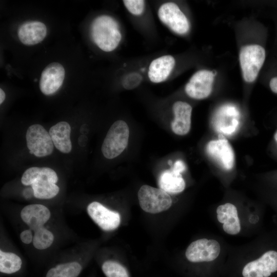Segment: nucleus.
Masks as SVG:
<instances>
[{
  "label": "nucleus",
  "instance_id": "nucleus-32",
  "mask_svg": "<svg viewBox=\"0 0 277 277\" xmlns=\"http://www.w3.org/2000/svg\"><path fill=\"white\" fill-rule=\"evenodd\" d=\"M274 137L275 140L277 142V131L275 132L274 134Z\"/></svg>",
  "mask_w": 277,
  "mask_h": 277
},
{
  "label": "nucleus",
  "instance_id": "nucleus-19",
  "mask_svg": "<svg viewBox=\"0 0 277 277\" xmlns=\"http://www.w3.org/2000/svg\"><path fill=\"white\" fill-rule=\"evenodd\" d=\"M175 63V59L170 55L154 59L149 67L148 74L149 80L155 83L165 81L171 73Z\"/></svg>",
  "mask_w": 277,
  "mask_h": 277
},
{
  "label": "nucleus",
  "instance_id": "nucleus-28",
  "mask_svg": "<svg viewBox=\"0 0 277 277\" xmlns=\"http://www.w3.org/2000/svg\"><path fill=\"white\" fill-rule=\"evenodd\" d=\"M20 239L23 243L29 244L33 242V235L31 229H26L20 234Z\"/></svg>",
  "mask_w": 277,
  "mask_h": 277
},
{
  "label": "nucleus",
  "instance_id": "nucleus-33",
  "mask_svg": "<svg viewBox=\"0 0 277 277\" xmlns=\"http://www.w3.org/2000/svg\"><path fill=\"white\" fill-rule=\"evenodd\" d=\"M171 163H172V161H171L170 160V161H168V164H169L170 165V164H171Z\"/></svg>",
  "mask_w": 277,
  "mask_h": 277
},
{
  "label": "nucleus",
  "instance_id": "nucleus-8",
  "mask_svg": "<svg viewBox=\"0 0 277 277\" xmlns=\"http://www.w3.org/2000/svg\"><path fill=\"white\" fill-rule=\"evenodd\" d=\"M221 246L215 240L201 239L192 242L187 247L185 255L193 263L210 262L220 254Z\"/></svg>",
  "mask_w": 277,
  "mask_h": 277
},
{
  "label": "nucleus",
  "instance_id": "nucleus-23",
  "mask_svg": "<svg viewBox=\"0 0 277 277\" xmlns=\"http://www.w3.org/2000/svg\"><path fill=\"white\" fill-rule=\"evenodd\" d=\"M22 264L19 256L16 254L0 250V271L11 274L18 271Z\"/></svg>",
  "mask_w": 277,
  "mask_h": 277
},
{
  "label": "nucleus",
  "instance_id": "nucleus-2",
  "mask_svg": "<svg viewBox=\"0 0 277 277\" xmlns=\"http://www.w3.org/2000/svg\"><path fill=\"white\" fill-rule=\"evenodd\" d=\"M90 31L93 42L106 52L114 50L122 38L117 22L107 15L95 18L91 24Z\"/></svg>",
  "mask_w": 277,
  "mask_h": 277
},
{
  "label": "nucleus",
  "instance_id": "nucleus-4",
  "mask_svg": "<svg viewBox=\"0 0 277 277\" xmlns=\"http://www.w3.org/2000/svg\"><path fill=\"white\" fill-rule=\"evenodd\" d=\"M129 129L122 120L115 122L109 129L102 146V152L108 159H112L121 154L128 143Z\"/></svg>",
  "mask_w": 277,
  "mask_h": 277
},
{
  "label": "nucleus",
  "instance_id": "nucleus-13",
  "mask_svg": "<svg viewBox=\"0 0 277 277\" xmlns=\"http://www.w3.org/2000/svg\"><path fill=\"white\" fill-rule=\"evenodd\" d=\"M64 67L57 62L51 63L43 70L39 80V88L45 95L55 93L61 87L65 78Z\"/></svg>",
  "mask_w": 277,
  "mask_h": 277
},
{
  "label": "nucleus",
  "instance_id": "nucleus-11",
  "mask_svg": "<svg viewBox=\"0 0 277 277\" xmlns=\"http://www.w3.org/2000/svg\"><path fill=\"white\" fill-rule=\"evenodd\" d=\"M214 76V72L210 70H201L197 71L185 86L186 94L194 99L207 98L212 91Z\"/></svg>",
  "mask_w": 277,
  "mask_h": 277
},
{
  "label": "nucleus",
  "instance_id": "nucleus-5",
  "mask_svg": "<svg viewBox=\"0 0 277 277\" xmlns=\"http://www.w3.org/2000/svg\"><path fill=\"white\" fill-rule=\"evenodd\" d=\"M141 208L150 213H157L168 209L172 205V199L168 193L161 188L143 185L137 193Z\"/></svg>",
  "mask_w": 277,
  "mask_h": 277
},
{
  "label": "nucleus",
  "instance_id": "nucleus-31",
  "mask_svg": "<svg viewBox=\"0 0 277 277\" xmlns=\"http://www.w3.org/2000/svg\"><path fill=\"white\" fill-rule=\"evenodd\" d=\"M6 95L2 89H0V104H2L5 99Z\"/></svg>",
  "mask_w": 277,
  "mask_h": 277
},
{
  "label": "nucleus",
  "instance_id": "nucleus-21",
  "mask_svg": "<svg viewBox=\"0 0 277 277\" xmlns=\"http://www.w3.org/2000/svg\"><path fill=\"white\" fill-rule=\"evenodd\" d=\"M158 183L160 188L168 193H179L185 188V182L181 174L174 171L171 168L161 174Z\"/></svg>",
  "mask_w": 277,
  "mask_h": 277
},
{
  "label": "nucleus",
  "instance_id": "nucleus-27",
  "mask_svg": "<svg viewBox=\"0 0 277 277\" xmlns=\"http://www.w3.org/2000/svg\"><path fill=\"white\" fill-rule=\"evenodd\" d=\"M127 9L132 14L141 15L144 11L145 2L143 0H124L123 1Z\"/></svg>",
  "mask_w": 277,
  "mask_h": 277
},
{
  "label": "nucleus",
  "instance_id": "nucleus-30",
  "mask_svg": "<svg viewBox=\"0 0 277 277\" xmlns=\"http://www.w3.org/2000/svg\"><path fill=\"white\" fill-rule=\"evenodd\" d=\"M269 87L273 93L277 94V76L271 78L269 82Z\"/></svg>",
  "mask_w": 277,
  "mask_h": 277
},
{
  "label": "nucleus",
  "instance_id": "nucleus-26",
  "mask_svg": "<svg viewBox=\"0 0 277 277\" xmlns=\"http://www.w3.org/2000/svg\"><path fill=\"white\" fill-rule=\"evenodd\" d=\"M142 81V77L139 73L132 72L124 77L122 84L126 89L131 90L138 86Z\"/></svg>",
  "mask_w": 277,
  "mask_h": 277
},
{
  "label": "nucleus",
  "instance_id": "nucleus-9",
  "mask_svg": "<svg viewBox=\"0 0 277 277\" xmlns=\"http://www.w3.org/2000/svg\"><path fill=\"white\" fill-rule=\"evenodd\" d=\"M206 150L209 157L221 168L230 170L233 168L235 157L233 148L222 135L217 140L209 141Z\"/></svg>",
  "mask_w": 277,
  "mask_h": 277
},
{
  "label": "nucleus",
  "instance_id": "nucleus-22",
  "mask_svg": "<svg viewBox=\"0 0 277 277\" xmlns=\"http://www.w3.org/2000/svg\"><path fill=\"white\" fill-rule=\"evenodd\" d=\"M81 270V265L76 262L61 264L51 268L46 277H77Z\"/></svg>",
  "mask_w": 277,
  "mask_h": 277
},
{
  "label": "nucleus",
  "instance_id": "nucleus-7",
  "mask_svg": "<svg viewBox=\"0 0 277 277\" xmlns=\"http://www.w3.org/2000/svg\"><path fill=\"white\" fill-rule=\"evenodd\" d=\"M276 272L277 250L269 249L246 264L242 275L243 277H270Z\"/></svg>",
  "mask_w": 277,
  "mask_h": 277
},
{
  "label": "nucleus",
  "instance_id": "nucleus-6",
  "mask_svg": "<svg viewBox=\"0 0 277 277\" xmlns=\"http://www.w3.org/2000/svg\"><path fill=\"white\" fill-rule=\"evenodd\" d=\"M26 142L30 153L44 157L52 153L54 144L49 132L41 125L34 124L28 128Z\"/></svg>",
  "mask_w": 277,
  "mask_h": 277
},
{
  "label": "nucleus",
  "instance_id": "nucleus-25",
  "mask_svg": "<svg viewBox=\"0 0 277 277\" xmlns=\"http://www.w3.org/2000/svg\"><path fill=\"white\" fill-rule=\"evenodd\" d=\"M102 269L107 277H129L127 269L121 264L115 261L105 262Z\"/></svg>",
  "mask_w": 277,
  "mask_h": 277
},
{
  "label": "nucleus",
  "instance_id": "nucleus-1",
  "mask_svg": "<svg viewBox=\"0 0 277 277\" xmlns=\"http://www.w3.org/2000/svg\"><path fill=\"white\" fill-rule=\"evenodd\" d=\"M57 181L56 172L48 167H30L21 179L24 185H31L34 196L39 199H50L58 194L60 188L55 184Z\"/></svg>",
  "mask_w": 277,
  "mask_h": 277
},
{
  "label": "nucleus",
  "instance_id": "nucleus-18",
  "mask_svg": "<svg viewBox=\"0 0 277 277\" xmlns=\"http://www.w3.org/2000/svg\"><path fill=\"white\" fill-rule=\"evenodd\" d=\"M217 219L223 224V229L227 234L235 235L241 230L240 221L236 207L228 203L219 206L216 209Z\"/></svg>",
  "mask_w": 277,
  "mask_h": 277
},
{
  "label": "nucleus",
  "instance_id": "nucleus-15",
  "mask_svg": "<svg viewBox=\"0 0 277 277\" xmlns=\"http://www.w3.org/2000/svg\"><path fill=\"white\" fill-rule=\"evenodd\" d=\"M49 209L41 204H30L24 207L21 212L22 220L35 232L44 227L50 217Z\"/></svg>",
  "mask_w": 277,
  "mask_h": 277
},
{
  "label": "nucleus",
  "instance_id": "nucleus-29",
  "mask_svg": "<svg viewBox=\"0 0 277 277\" xmlns=\"http://www.w3.org/2000/svg\"><path fill=\"white\" fill-rule=\"evenodd\" d=\"M174 171L181 174L186 169V166L184 162L182 160H177L174 164L173 166L171 168Z\"/></svg>",
  "mask_w": 277,
  "mask_h": 277
},
{
  "label": "nucleus",
  "instance_id": "nucleus-17",
  "mask_svg": "<svg viewBox=\"0 0 277 277\" xmlns=\"http://www.w3.org/2000/svg\"><path fill=\"white\" fill-rule=\"evenodd\" d=\"M47 27L42 22L36 21L23 23L18 29V37L24 45L31 46L37 44L45 38Z\"/></svg>",
  "mask_w": 277,
  "mask_h": 277
},
{
  "label": "nucleus",
  "instance_id": "nucleus-14",
  "mask_svg": "<svg viewBox=\"0 0 277 277\" xmlns=\"http://www.w3.org/2000/svg\"><path fill=\"white\" fill-rule=\"evenodd\" d=\"M239 112L231 105H226L216 112L213 120V127L218 132L226 135L233 134L239 125Z\"/></svg>",
  "mask_w": 277,
  "mask_h": 277
},
{
  "label": "nucleus",
  "instance_id": "nucleus-12",
  "mask_svg": "<svg viewBox=\"0 0 277 277\" xmlns=\"http://www.w3.org/2000/svg\"><path fill=\"white\" fill-rule=\"evenodd\" d=\"M87 212L93 221L105 231L113 230L121 222L120 214L105 207L97 202H93L87 206Z\"/></svg>",
  "mask_w": 277,
  "mask_h": 277
},
{
  "label": "nucleus",
  "instance_id": "nucleus-16",
  "mask_svg": "<svg viewBox=\"0 0 277 277\" xmlns=\"http://www.w3.org/2000/svg\"><path fill=\"white\" fill-rule=\"evenodd\" d=\"M172 110L174 117L171 123L172 130L177 135L187 134L191 128V106L186 102L177 101L173 104Z\"/></svg>",
  "mask_w": 277,
  "mask_h": 277
},
{
  "label": "nucleus",
  "instance_id": "nucleus-20",
  "mask_svg": "<svg viewBox=\"0 0 277 277\" xmlns=\"http://www.w3.org/2000/svg\"><path fill=\"white\" fill-rule=\"evenodd\" d=\"M49 133L56 149L64 153H68L71 151V127L67 122L57 123L50 128Z\"/></svg>",
  "mask_w": 277,
  "mask_h": 277
},
{
  "label": "nucleus",
  "instance_id": "nucleus-24",
  "mask_svg": "<svg viewBox=\"0 0 277 277\" xmlns=\"http://www.w3.org/2000/svg\"><path fill=\"white\" fill-rule=\"evenodd\" d=\"M33 245L39 250H43L49 247L54 240L53 233L45 227H42L34 232Z\"/></svg>",
  "mask_w": 277,
  "mask_h": 277
},
{
  "label": "nucleus",
  "instance_id": "nucleus-10",
  "mask_svg": "<svg viewBox=\"0 0 277 277\" xmlns=\"http://www.w3.org/2000/svg\"><path fill=\"white\" fill-rule=\"evenodd\" d=\"M158 16L162 23L177 34H184L189 30L187 18L174 3L168 2L161 5Z\"/></svg>",
  "mask_w": 277,
  "mask_h": 277
},
{
  "label": "nucleus",
  "instance_id": "nucleus-3",
  "mask_svg": "<svg viewBox=\"0 0 277 277\" xmlns=\"http://www.w3.org/2000/svg\"><path fill=\"white\" fill-rule=\"evenodd\" d=\"M266 57L265 49L258 44L242 46L239 53V61L244 81L252 83L256 78Z\"/></svg>",
  "mask_w": 277,
  "mask_h": 277
}]
</instances>
